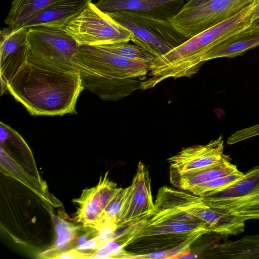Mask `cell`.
I'll list each match as a JSON object with an SVG mask.
<instances>
[{
    "mask_svg": "<svg viewBox=\"0 0 259 259\" xmlns=\"http://www.w3.org/2000/svg\"><path fill=\"white\" fill-rule=\"evenodd\" d=\"M200 196L163 186L153 209L127 228L124 258H140L153 252H164L167 258L184 257L192 244L210 233L207 224L194 213Z\"/></svg>",
    "mask_w": 259,
    "mask_h": 259,
    "instance_id": "cell-1",
    "label": "cell"
},
{
    "mask_svg": "<svg viewBox=\"0 0 259 259\" xmlns=\"http://www.w3.org/2000/svg\"><path fill=\"white\" fill-rule=\"evenodd\" d=\"M78 70L42 67L29 61L9 82L7 91L32 115L76 113L84 89Z\"/></svg>",
    "mask_w": 259,
    "mask_h": 259,
    "instance_id": "cell-2",
    "label": "cell"
},
{
    "mask_svg": "<svg viewBox=\"0 0 259 259\" xmlns=\"http://www.w3.org/2000/svg\"><path fill=\"white\" fill-rule=\"evenodd\" d=\"M259 2L255 0L225 21L188 38L166 54L156 58L150 65L140 89H151L170 77H191L205 62V56L217 46L254 23L252 12Z\"/></svg>",
    "mask_w": 259,
    "mask_h": 259,
    "instance_id": "cell-3",
    "label": "cell"
},
{
    "mask_svg": "<svg viewBox=\"0 0 259 259\" xmlns=\"http://www.w3.org/2000/svg\"><path fill=\"white\" fill-rule=\"evenodd\" d=\"M150 65L96 46L80 45L74 55L84 88L105 100H119L140 89L137 78L144 79Z\"/></svg>",
    "mask_w": 259,
    "mask_h": 259,
    "instance_id": "cell-4",
    "label": "cell"
},
{
    "mask_svg": "<svg viewBox=\"0 0 259 259\" xmlns=\"http://www.w3.org/2000/svg\"><path fill=\"white\" fill-rule=\"evenodd\" d=\"M131 33V40L155 57H160L181 45L188 38L179 33L168 20L128 12L108 14Z\"/></svg>",
    "mask_w": 259,
    "mask_h": 259,
    "instance_id": "cell-5",
    "label": "cell"
},
{
    "mask_svg": "<svg viewBox=\"0 0 259 259\" xmlns=\"http://www.w3.org/2000/svg\"><path fill=\"white\" fill-rule=\"evenodd\" d=\"M29 61L45 67L77 70L74 55L79 45L64 29L35 26L28 30Z\"/></svg>",
    "mask_w": 259,
    "mask_h": 259,
    "instance_id": "cell-6",
    "label": "cell"
},
{
    "mask_svg": "<svg viewBox=\"0 0 259 259\" xmlns=\"http://www.w3.org/2000/svg\"><path fill=\"white\" fill-rule=\"evenodd\" d=\"M200 197L206 204L222 209L244 222L259 220V166L228 186Z\"/></svg>",
    "mask_w": 259,
    "mask_h": 259,
    "instance_id": "cell-7",
    "label": "cell"
},
{
    "mask_svg": "<svg viewBox=\"0 0 259 259\" xmlns=\"http://www.w3.org/2000/svg\"><path fill=\"white\" fill-rule=\"evenodd\" d=\"M64 30L79 46H98L131 40V32L92 2L87 4Z\"/></svg>",
    "mask_w": 259,
    "mask_h": 259,
    "instance_id": "cell-8",
    "label": "cell"
},
{
    "mask_svg": "<svg viewBox=\"0 0 259 259\" xmlns=\"http://www.w3.org/2000/svg\"><path fill=\"white\" fill-rule=\"evenodd\" d=\"M255 0H210L194 7L181 8L168 19L185 37L190 38L233 17Z\"/></svg>",
    "mask_w": 259,
    "mask_h": 259,
    "instance_id": "cell-9",
    "label": "cell"
},
{
    "mask_svg": "<svg viewBox=\"0 0 259 259\" xmlns=\"http://www.w3.org/2000/svg\"><path fill=\"white\" fill-rule=\"evenodd\" d=\"M28 28L8 26L2 29L0 43L1 95L9 82L29 62Z\"/></svg>",
    "mask_w": 259,
    "mask_h": 259,
    "instance_id": "cell-10",
    "label": "cell"
},
{
    "mask_svg": "<svg viewBox=\"0 0 259 259\" xmlns=\"http://www.w3.org/2000/svg\"><path fill=\"white\" fill-rule=\"evenodd\" d=\"M127 188L117 220L118 228L139 222L154 207L149 171L141 161L138 164L131 185Z\"/></svg>",
    "mask_w": 259,
    "mask_h": 259,
    "instance_id": "cell-11",
    "label": "cell"
},
{
    "mask_svg": "<svg viewBox=\"0 0 259 259\" xmlns=\"http://www.w3.org/2000/svg\"><path fill=\"white\" fill-rule=\"evenodd\" d=\"M226 156L224 154V140L220 136L205 145L183 148L167 161L169 171L184 173L213 165Z\"/></svg>",
    "mask_w": 259,
    "mask_h": 259,
    "instance_id": "cell-12",
    "label": "cell"
},
{
    "mask_svg": "<svg viewBox=\"0 0 259 259\" xmlns=\"http://www.w3.org/2000/svg\"><path fill=\"white\" fill-rule=\"evenodd\" d=\"M185 3V0H99L95 4L107 15L128 12L168 20L182 8Z\"/></svg>",
    "mask_w": 259,
    "mask_h": 259,
    "instance_id": "cell-13",
    "label": "cell"
},
{
    "mask_svg": "<svg viewBox=\"0 0 259 259\" xmlns=\"http://www.w3.org/2000/svg\"><path fill=\"white\" fill-rule=\"evenodd\" d=\"M90 2L92 1L66 0L51 5L17 27L41 26L64 29Z\"/></svg>",
    "mask_w": 259,
    "mask_h": 259,
    "instance_id": "cell-14",
    "label": "cell"
},
{
    "mask_svg": "<svg viewBox=\"0 0 259 259\" xmlns=\"http://www.w3.org/2000/svg\"><path fill=\"white\" fill-rule=\"evenodd\" d=\"M237 166L232 164L227 156L213 165L184 173L169 171L170 181L175 187L189 191L201 184L237 171Z\"/></svg>",
    "mask_w": 259,
    "mask_h": 259,
    "instance_id": "cell-15",
    "label": "cell"
},
{
    "mask_svg": "<svg viewBox=\"0 0 259 259\" xmlns=\"http://www.w3.org/2000/svg\"><path fill=\"white\" fill-rule=\"evenodd\" d=\"M194 213L207 224L210 232L226 237L244 232V221L222 209L206 204L202 198L196 206Z\"/></svg>",
    "mask_w": 259,
    "mask_h": 259,
    "instance_id": "cell-16",
    "label": "cell"
},
{
    "mask_svg": "<svg viewBox=\"0 0 259 259\" xmlns=\"http://www.w3.org/2000/svg\"><path fill=\"white\" fill-rule=\"evenodd\" d=\"M107 172L98 185L89 190L80 205V219L87 223L100 224L105 208L117 190L116 184L110 181Z\"/></svg>",
    "mask_w": 259,
    "mask_h": 259,
    "instance_id": "cell-17",
    "label": "cell"
},
{
    "mask_svg": "<svg viewBox=\"0 0 259 259\" xmlns=\"http://www.w3.org/2000/svg\"><path fill=\"white\" fill-rule=\"evenodd\" d=\"M259 46V23L249 27L221 42L205 56L204 61L221 57L233 58Z\"/></svg>",
    "mask_w": 259,
    "mask_h": 259,
    "instance_id": "cell-18",
    "label": "cell"
},
{
    "mask_svg": "<svg viewBox=\"0 0 259 259\" xmlns=\"http://www.w3.org/2000/svg\"><path fill=\"white\" fill-rule=\"evenodd\" d=\"M211 254L216 258L259 259V235L217 244Z\"/></svg>",
    "mask_w": 259,
    "mask_h": 259,
    "instance_id": "cell-19",
    "label": "cell"
},
{
    "mask_svg": "<svg viewBox=\"0 0 259 259\" xmlns=\"http://www.w3.org/2000/svg\"><path fill=\"white\" fill-rule=\"evenodd\" d=\"M64 1L66 0H13L5 23L10 26H19L41 10Z\"/></svg>",
    "mask_w": 259,
    "mask_h": 259,
    "instance_id": "cell-20",
    "label": "cell"
},
{
    "mask_svg": "<svg viewBox=\"0 0 259 259\" xmlns=\"http://www.w3.org/2000/svg\"><path fill=\"white\" fill-rule=\"evenodd\" d=\"M126 58L151 64L155 57L145 49L128 42H118L98 46Z\"/></svg>",
    "mask_w": 259,
    "mask_h": 259,
    "instance_id": "cell-21",
    "label": "cell"
},
{
    "mask_svg": "<svg viewBox=\"0 0 259 259\" xmlns=\"http://www.w3.org/2000/svg\"><path fill=\"white\" fill-rule=\"evenodd\" d=\"M243 175L244 173L238 170L199 185L192 188L189 192L195 195L202 196L228 186L240 178Z\"/></svg>",
    "mask_w": 259,
    "mask_h": 259,
    "instance_id": "cell-22",
    "label": "cell"
},
{
    "mask_svg": "<svg viewBox=\"0 0 259 259\" xmlns=\"http://www.w3.org/2000/svg\"><path fill=\"white\" fill-rule=\"evenodd\" d=\"M127 189V188H117L104 211L100 224L110 223L117 225L119 213Z\"/></svg>",
    "mask_w": 259,
    "mask_h": 259,
    "instance_id": "cell-23",
    "label": "cell"
},
{
    "mask_svg": "<svg viewBox=\"0 0 259 259\" xmlns=\"http://www.w3.org/2000/svg\"><path fill=\"white\" fill-rule=\"evenodd\" d=\"M56 230L57 238L55 247L57 249L61 250L64 248L73 239L74 230L69 223L61 221L56 224Z\"/></svg>",
    "mask_w": 259,
    "mask_h": 259,
    "instance_id": "cell-24",
    "label": "cell"
},
{
    "mask_svg": "<svg viewBox=\"0 0 259 259\" xmlns=\"http://www.w3.org/2000/svg\"><path fill=\"white\" fill-rule=\"evenodd\" d=\"M257 135H259V124L235 132L228 138L227 143L232 145Z\"/></svg>",
    "mask_w": 259,
    "mask_h": 259,
    "instance_id": "cell-25",
    "label": "cell"
},
{
    "mask_svg": "<svg viewBox=\"0 0 259 259\" xmlns=\"http://www.w3.org/2000/svg\"><path fill=\"white\" fill-rule=\"evenodd\" d=\"M97 248H99V246L98 242L95 238L86 241L81 245L76 247V249L87 250Z\"/></svg>",
    "mask_w": 259,
    "mask_h": 259,
    "instance_id": "cell-26",
    "label": "cell"
},
{
    "mask_svg": "<svg viewBox=\"0 0 259 259\" xmlns=\"http://www.w3.org/2000/svg\"><path fill=\"white\" fill-rule=\"evenodd\" d=\"M210 0H187L185 1L182 8H188L196 7L203 4Z\"/></svg>",
    "mask_w": 259,
    "mask_h": 259,
    "instance_id": "cell-27",
    "label": "cell"
},
{
    "mask_svg": "<svg viewBox=\"0 0 259 259\" xmlns=\"http://www.w3.org/2000/svg\"><path fill=\"white\" fill-rule=\"evenodd\" d=\"M77 251L75 250H71L68 252H64L56 257L59 258H72L78 257Z\"/></svg>",
    "mask_w": 259,
    "mask_h": 259,
    "instance_id": "cell-28",
    "label": "cell"
},
{
    "mask_svg": "<svg viewBox=\"0 0 259 259\" xmlns=\"http://www.w3.org/2000/svg\"><path fill=\"white\" fill-rule=\"evenodd\" d=\"M252 18L254 23L259 19V2L255 7L252 12Z\"/></svg>",
    "mask_w": 259,
    "mask_h": 259,
    "instance_id": "cell-29",
    "label": "cell"
},
{
    "mask_svg": "<svg viewBox=\"0 0 259 259\" xmlns=\"http://www.w3.org/2000/svg\"><path fill=\"white\" fill-rule=\"evenodd\" d=\"M86 240H87L86 236H83L81 237V238L79 240V241L78 242L77 247L81 245L82 244L84 243L85 242H86Z\"/></svg>",
    "mask_w": 259,
    "mask_h": 259,
    "instance_id": "cell-30",
    "label": "cell"
},
{
    "mask_svg": "<svg viewBox=\"0 0 259 259\" xmlns=\"http://www.w3.org/2000/svg\"><path fill=\"white\" fill-rule=\"evenodd\" d=\"M258 22H259V19H258V20H257V21H256L254 23H258Z\"/></svg>",
    "mask_w": 259,
    "mask_h": 259,
    "instance_id": "cell-31",
    "label": "cell"
},
{
    "mask_svg": "<svg viewBox=\"0 0 259 259\" xmlns=\"http://www.w3.org/2000/svg\"><path fill=\"white\" fill-rule=\"evenodd\" d=\"M259 23V22H258V23Z\"/></svg>",
    "mask_w": 259,
    "mask_h": 259,
    "instance_id": "cell-32",
    "label": "cell"
}]
</instances>
